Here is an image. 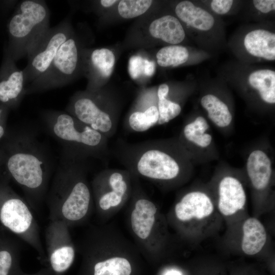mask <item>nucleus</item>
I'll return each instance as SVG.
<instances>
[{"label":"nucleus","mask_w":275,"mask_h":275,"mask_svg":"<svg viewBox=\"0 0 275 275\" xmlns=\"http://www.w3.org/2000/svg\"><path fill=\"white\" fill-rule=\"evenodd\" d=\"M81 256L77 275H140L142 256L112 225L90 227L76 246Z\"/></svg>","instance_id":"nucleus-1"},{"label":"nucleus","mask_w":275,"mask_h":275,"mask_svg":"<svg viewBox=\"0 0 275 275\" xmlns=\"http://www.w3.org/2000/svg\"><path fill=\"white\" fill-rule=\"evenodd\" d=\"M79 161L71 154L65 156L47 198L50 221H63L69 228L86 222L94 211L91 186Z\"/></svg>","instance_id":"nucleus-2"},{"label":"nucleus","mask_w":275,"mask_h":275,"mask_svg":"<svg viewBox=\"0 0 275 275\" xmlns=\"http://www.w3.org/2000/svg\"><path fill=\"white\" fill-rule=\"evenodd\" d=\"M128 203L126 221L133 243L149 263L158 261L170 243L166 216L136 185Z\"/></svg>","instance_id":"nucleus-3"},{"label":"nucleus","mask_w":275,"mask_h":275,"mask_svg":"<svg viewBox=\"0 0 275 275\" xmlns=\"http://www.w3.org/2000/svg\"><path fill=\"white\" fill-rule=\"evenodd\" d=\"M14 145L7 159L8 172L21 188L32 209H37L46 190L48 179L47 161L28 136H22Z\"/></svg>","instance_id":"nucleus-4"},{"label":"nucleus","mask_w":275,"mask_h":275,"mask_svg":"<svg viewBox=\"0 0 275 275\" xmlns=\"http://www.w3.org/2000/svg\"><path fill=\"white\" fill-rule=\"evenodd\" d=\"M49 18L44 1L21 2L7 22L8 39L4 52L15 62L27 57L50 29Z\"/></svg>","instance_id":"nucleus-5"},{"label":"nucleus","mask_w":275,"mask_h":275,"mask_svg":"<svg viewBox=\"0 0 275 275\" xmlns=\"http://www.w3.org/2000/svg\"><path fill=\"white\" fill-rule=\"evenodd\" d=\"M32 209L6 181L0 182V224L33 248L45 262L46 255Z\"/></svg>","instance_id":"nucleus-6"},{"label":"nucleus","mask_w":275,"mask_h":275,"mask_svg":"<svg viewBox=\"0 0 275 275\" xmlns=\"http://www.w3.org/2000/svg\"><path fill=\"white\" fill-rule=\"evenodd\" d=\"M217 210L210 198L201 191H191L178 201L167 215L172 225L181 237L189 238L195 232L204 233L216 219Z\"/></svg>","instance_id":"nucleus-7"},{"label":"nucleus","mask_w":275,"mask_h":275,"mask_svg":"<svg viewBox=\"0 0 275 275\" xmlns=\"http://www.w3.org/2000/svg\"><path fill=\"white\" fill-rule=\"evenodd\" d=\"M94 211L104 223L118 213L129 201L133 190L129 174L118 170L97 175L91 184Z\"/></svg>","instance_id":"nucleus-8"},{"label":"nucleus","mask_w":275,"mask_h":275,"mask_svg":"<svg viewBox=\"0 0 275 275\" xmlns=\"http://www.w3.org/2000/svg\"><path fill=\"white\" fill-rule=\"evenodd\" d=\"M44 118L50 132L68 148L89 153L100 148L104 142V135L68 113L47 112Z\"/></svg>","instance_id":"nucleus-9"},{"label":"nucleus","mask_w":275,"mask_h":275,"mask_svg":"<svg viewBox=\"0 0 275 275\" xmlns=\"http://www.w3.org/2000/svg\"><path fill=\"white\" fill-rule=\"evenodd\" d=\"M79 50L72 35L61 46L48 69L25 88V94L43 92L66 85L74 76Z\"/></svg>","instance_id":"nucleus-10"},{"label":"nucleus","mask_w":275,"mask_h":275,"mask_svg":"<svg viewBox=\"0 0 275 275\" xmlns=\"http://www.w3.org/2000/svg\"><path fill=\"white\" fill-rule=\"evenodd\" d=\"M45 237V267L50 275H63L72 265L77 251L69 227L61 221H50Z\"/></svg>","instance_id":"nucleus-11"},{"label":"nucleus","mask_w":275,"mask_h":275,"mask_svg":"<svg viewBox=\"0 0 275 275\" xmlns=\"http://www.w3.org/2000/svg\"><path fill=\"white\" fill-rule=\"evenodd\" d=\"M71 35L67 20L49 29L27 56L28 64L22 70L25 84H30L46 72L61 46Z\"/></svg>","instance_id":"nucleus-12"},{"label":"nucleus","mask_w":275,"mask_h":275,"mask_svg":"<svg viewBox=\"0 0 275 275\" xmlns=\"http://www.w3.org/2000/svg\"><path fill=\"white\" fill-rule=\"evenodd\" d=\"M134 172L149 181L158 182L175 179L180 168L175 159L158 149L147 147L140 151L133 161Z\"/></svg>","instance_id":"nucleus-13"},{"label":"nucleus","mask_w":275,"mask_h":275,"mask_svg":"<svg viewBox=\"0 0 275 275\" xmlns=\"http://www.w3.org/2000/svg\"><path fill=\"white\" fill-rule=\"evenodd\" d=\"M6 53L0 67V103L8 108L17 106L25 94L23 70Z\"/></svg>","instance_id":"nucleus-14"},{"label":"nucleus","mask_w":275,"mask_h":275,"mask_svg":"<svg viewBox=\"0 0 275 275\" xmlns=\"http://www.w3.org/2000/svg\"><path fill=\"white\" fill-rule=\"evenodd\" d=\"M68 113L103 135L110 132L114 124L110 116L88 96L75 97L67 107Z\"/></svg>","instance_id":"nucleus-15"},{"label":"nucleus","mask_w":275,"mask_h":275,"mask_svg":"<svg viewBox=\"0 0 275 275\" xmlns=\"http://www.w3.org/2000/svg\"><path fill=\"white\" fill-rule=\"evenodd\" d=\"M246 195L241 182L231 176L223 178L218 186L217 209L226 218H232L244 211Z\"/></svg>","instance_id":"nucleus-16"},{"label":"nucleus","mask_w":275,"mask_h":275,"mask_svg":"<svg viewBox=\"0 0 275 275\" xmlns=\"http://www.w3.org/2000/svg\"><path fill=\"white\" fill-rule=\"evenodd\" d=\"M267 239L266 229L256 217H249L242 225L241 249L247 255L253 256L260 253Z\"/></svg>","instance_id":"nucleus-17"},{"label":"nucleus","mask_w":275,"mask_h":275,"mask_svg":"<svg viewBox=\"0 0 275 275\" xmlns=\"http://www.w3.org/2000/svg\"><path fill=\"white\" fill-rule=\"evenodd\" d=\"M244 45L253 56L267 60H275V34L265 30H256L246 34Z\"/></svg>","instance_id":"nucleus-18"},{"label":"nucleus","mask_w":275,"mask_h":275,"mask_svg":"<svg viewBox=\"0 0 275 275\" xmlns=\"http://www.w3.org/2000/svg\"><path fill=\"white\" fill-rule=\"evenodd\" d=\"M20 246L13 238L0 231V275H19Z\"/></svg>","instance_id":"nucleus-19"},{"label":"nucleus","mask_w":275,"mask_h":275,"mask_svg":"<svg viewBox=\"0 0 275 275\" xmlns=\"http://www.w3.org/2000/svg\"><path fill=\"white\" fill-rule=\"evenodd\" d=\"M175 13L187 25L199 30L208 31L214 23V19L211 14L188 1L178 3L175 8Z\"/></svg>","instance_id":"nucleus-20"},{"label":"nucleus","mask_w":275,"mask_h":275,"mask_svg":"<svg viewBox=\"0 0 275 275\" xmlns=\"http://www.w3.org/2000/svg\"><path fill=\"white\" fill-rule=\"evenodd\" d=\"M247 172L253 187L257 190L265 189L271 174V162L262 151L252 152L248 159Z\"/></svg>","instance_id":"nucleus-21"},{"label":"nucleus","mask_w":275,"mask_h":275,"mask_svg":"<svg viewBox=\"0 0 275 275\" xmlns=\"http://www.w3.org/2000/svg\"><path fill=\"white\" fill-rule=\"evenodd\" d=\"M149 30L152 37L172 44L181 42L185 36L178 19L169 15L154 20L150 24Z\"/></svg>","instance_id":"nucleus-22"},{"label":"nucleus","mask_w":275,"mask_h":275,"mask_svg":"<svg viewBox=\"0 0 275 275\" xmlns=\"http://www.w3.org/2000/svg\"><path fill=\"white\" fill-rule=\"evenodd\" d=\"M250 85L258 90L261 98L266 102H275V72L269 69L255 71L249 76Z\"/></svg>","instance_id":"nucleus-23"},{"label":"nucleus","mask_w":275,"mask_h":275,"mask_svg":"<svg viewBox=\"0 0 275 275\" xmlns=\"http://www.w3.org/2000/svg\"><path fill=\"white\" fill-rule=\"evenodd\" d=\"M202 106L208 112L209 118L218 126H228L232 121V115L227 105L213 95L208 94L201 100Z\"/></svg>","instance_id":"nucleus-24"},{"label":"nucleus","mask_w":275,"mask_h":275,"mask_svg":"<svg viewBox=\"0 0 275 275\" xmlns=\"http://www.w3.org/2000/svg\"><path fill=\"white\" fill-rule=\"evenodd\" d=\"M91 68L101 77L107 78L112 74L115 57L113 52L105 48L93 50L90 55Z\"/></svg>","instance_id":"nucleus-25"},{"label":"nucleus","mask_w":275,"mask_h":275,"mask_svg":"<svg viewBox=\"0 0 275 275\" xmlns=\"http://www.w3.org/2000/svg\"><path fill=\"white\" fill-rule=\"evenodd\" d=\"M187 48L180 45H170L161 48L156 54L157 62L161 67H176L188 59Z\"/></svg>","instance_id":"nucleus-26"},{"label":"nucleus","mask_w":275,"mask_h":275,"mask_svg":"<svg viewBox=\"0 0 275 275\" xmlns=\"http://www.w3.org/2000/svg\"><path fill=\"white\" fill-rule=\"evenodd\" d=\"M157 107L152 105L144 112H135L131 114L128 119L130 127L137 132L145 131L155 125L158 121Z\"/></svg>","instance_id":"nucleus-27"},{"label":"nucleus","mask_w":275,"mask_h":275,"mask_svg":"<svg viewBox=\"0 0 275 275\" xmlns=\"http://www.w3.org/2000/svg\"><path fill=\"white\" fill-rule=\"evenodd\" d=\"M152 1L123 0L119 2L118 10L121 16L132 18L146 12L150 7Z\"/></svg>","instance_id":"nucleus-28"},{"label":"nucleus","mask_w":275,"mask_h":275,"mask_svg":"<svg viewBox=\"0 0 275 275\" xmlns=\"http://www.w3.org/2000/svg\"><path fill=\"white\" fill-rule=\"evenodd\" d=\"M158 110L159 125L168 122L179 115L181 108L180 106L174 102L168 100L166 98L158 99Z\"/></svg>","instance_id":"nucleus-29"},{"label":"nucleus","mask_w":275,"mask_h":275,"mask_svg":"<svg viewBox=\"0 0 275 275\" xmlns=\"http://www.w3.org/2000/svg\"><path fill=\"white\" fill-rule=\"evenodd\" d=\"M145 59L139 56H132L129 61V73L133 79L144 74Z\"/></svg>","instance_id":"nucleus-30"},{"label":"nucleus","mask_w":275,"mask_h":275,"mask_svg":"<svg viewBox=\"0 0 275 275\" xmlns=\"http://www.w3.org/2000/svg\"><path fill=\"white\" fill-rule=\"evenodd\" d=\"M233 3L232 0H213L211 3V7L216 13L223 15L229 12Z\"/></svg>","instance_id":"nucleus-31"},{"label":"nucleus","mask_w":275,"mask_h":275,"mask_svg":"<svg viewBox=\"0 0 275 275\" xmlns=\"http://www.w3.org/2000/svg\"><path fill=\"white\" fill-rule=\"evenodd\" d=\"M255 7L263 13H267L275 9L274 0H254L253 1Z\"/></svg>","instance_id":"nucleus-32"},{"label":"nucleus","mask_w":275,"mask_h":275,"mask_svg":"<svg viewBox=\"0 0 275 275\" xmlns=\"http://www.w3.org/2000/svg\"><path fill=\"white\" fill-rule=\"evenodd\" d=\"M158 275H184V274L179 268L169 266L161 270Z\"/></svg>","instance_id":"nucleus-33"},{"label":"nucleus","mask_w":275,"mask_h":275,"mask_svg":"<svg viewBox=\"0 0 275 275\" xmlns=\"http://www.w3.org/2000/svg\"><path fill=\"white\" fill-rule=\"evenodd\" d=\"M155 71V64L152 61L145 59L144 74L147 76L153 75Z\"/></svg>","instance_id":"nucleus-34"},{"label":"nucleus","mask_w":275,"mask_h":275,"mask_svg":"<svg viewBox=\"0 0 275 275\" xmlns=\"http://www.w3.org/2000/svg\"><path fill=\"white\" fill-rule=\"evenodd\" d=\"M8 107L7 106L0 105V139L3 137L5 133L4 127L3 126V121L6 116Z\"/></svg>","instance_id":"nucleus-35"},{"label":"nucleus","mask_w":275,"mask_h":275,"mask_svg":"<svg viewBox=\"0 0 275 275\" xmlns=\"http://www.w3.org/2000/svg\"><path fill=\"white\" fill-rule=\"evenodd\" d=\"M169 90V87L167 84H163L160 85L157 92L158 99L166 98Z\"/></svg>","instance_id":"nucleus-36"},{"label":"nucleus","mask_w":275,"mask_h":275,"mask_svg":"<svg viewBox=\"0 0 275 275\" xmlns=\"http://www.w3.org/2000/svg\"><path fill=\"white\" fill-rule=\"evenodd\" d=\"M117 2V1L116 0H101L100 3L102 6L108 8L113 6Z\"/></svg>","instance_id":"nucleus-37"},{"label":"nucleus","mask_w":275,"mask_h":275,"mask_svg":"<svg viewBox=\"0 0 275 275\" xmlns=\"http://www.w3.org/2000/svg\"><path fill=\"white\" fill-rule=\"evenodd\" d=\"M32 275H50V274L49 273L48 270L47 269V268L44 267L41 269L40 270H39L37 272L32 273Z\"/></svg>","instance_id":"nucleus-38"},{"label":"nucleus","mask_w":275,"mask_h":275,"mask_svg":"<svg viewBox=\"0 0 275 275\" xmlns=\"http://www.w3.org/2000/svg\"><path fill=\"white\" fill-rule=\"evenodd\" d=\"M19 275H32V273H28L24 272L23 271H22Z\"/></svg>","instance_id":"nucleus-39"}]
</instances>
